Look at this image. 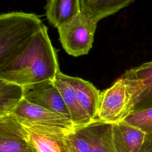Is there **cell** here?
Here are the masks:
<instances>
[{
	"instance_id": "4fadbf2b",
	"label": "cell",
	"mask_w": 152,
	"mask_h": 152,
	"mask_svg": "<svg viewBox=\"0 0 152 152\" xmlns=\"http://www.w3.org/2000/svg\"><path fill=\"white\" fill-rule=\"evenodd\" d=\"M45 10L49 22L58 28L81 11V0H48Z\"/></svg>"
},
{
	"instance_id": "ac0fdd59",
	"label": "cell",
	"mask_w": 152,
	"mask_h": 152,
	"mask_svg": "<svg viewBox=\"0 0 152 152\" xmlns=\"http://www.w3.org/2000/svg\"><path fill=\"white\" fill-rule=\"evenodd\" d=\"M72 137L77 152H90V146L87 125L75 128L72 132Z\"/></svg>"
},
{
	"instance_id": "e0dca14e",
	"label": "cell",
	"mask_w": 152,
	"mask_h": 152,
	"mask_svg": "<svg viewBox=\"0 0 152 152\" xmlns=\"http://www.w3.org/2000/svg\"><path fill=\"white\" fill-rule=\"evenodd\" d=\"M123 121L139 128L147 135L152 134V107L132 112Z\"/></svg>"
},
{
	"instance_id": "9c48e42d",
	"label": "cell",
	"mask_w": 152,
	"mask_h": 152,
	"mask_svg": "<svg viewBox=\"0 0 152 152\" xmlns=\"http://www.w3.org/2000/svg\"><path fill=\"white\" fill-rule=\"evenodd\" d=\"M11 113L19 118L37 124L59 126L69 129L75 128L69 118L31 103L24 99L20 102Z\"/></svg>"
},
{
	"instance_id": "7a4b0ae2",
	"label": "cell",
	"mask_w": 152,
	"mask_h": 152,
	"mask_svg": "<svg viewBox=\"0 0 152 152\" xmlns=\"http://www.w3.org/2000/svg\"><path fill=\"white\" fill-rule=\"evenodd\" d=\"M34 13L10 12L0 15V68L13 61L42 27Z\"/></svg>"
},
{
	"instance_id": "9a60e30c",
	"label": "cell",
	"mask_w": 152,
	"mask_h": 152,
	"mask_svg": "<svg viewBox=\"0 0 152 152\" xmlns=\"http://www.w3.org/2000/svg\"><path fill=\"white\" fill-rule=\"evenodd\" d=\"M135 0H86L81 2L83 10L90 14L99 21L109 15H112Z\"/></svg>"
},
{
	"instance_id": "5bb4252c",
	"label": "cell",
	"mask_w": 152,
	"mask_h": 152,
	"mask_svg": "<svg viewBox=\"0 0 152 152\" xmlns=\"http://www.w3.org/2000/svg\"><path fill=\"white\" fill-rule=\"evenodd\" d=\"M112 124L96 121L87 125L90 152H116L112 135Z\"/></svg>"
},
{
	"instance_id": "8fae6325",
	"label": "cell",
	"mask_w": 152,
	"mask_h": 152,
	"mask_svg": "<svg viewBox=\"0 0 152 152\" xmlns=\"http://www.w3.org/2000/svg\"><path fill=\"white\" fill-rule=\"evenodd\" d=\"M112 135L116 152H139L146 134L122 121L112 124Z\"/></svg>"
},
{
	"instance_id": "5b68a950",
	"label": "cell",
	"mask_w": 152,
	"mask_h": 152,
	"mask_svg": "<svg viewBox=\"0 0 152 152\" xmlns=\"http://www.w3.org/2000/svg\"><path fill=\"white\" fill-rule=\"evenodd\" d=\"M131 112L127 85L121 77L110 87L101 91L97 120L113 124L123 121Z\"/></svg>"
},
{
	"instance_id": "3957f363",
	"label": "cell",
	"mask_w": 152,
	"mask_h": 152,
	"mask_svg": "<svg viewBox=\"0 0 152 152\" xmlns=\"http://www.w3.org/2000/svg\"><path fill=\"white\" fill-rule=\"evenodd\" d=\"M98 21L82 9L74 18L58 28L65 52L77 57L87 55L92 48Z\"/></svg>"
},
{
	"instance_id": "2e32d148",
	"label": "cell",
	"mask_w": 152,
	"mask_h": 152,
	"mask_svg": "<svg viewBox=\"0 0 152 152\" xmlns=\"http://www.w3.org/2000/svg\"><path fill=\"white\" fill-rule=\"evenodd\" d=\"M23 99V86L0 79V117L10 113Z\"/></svg>"
},
{
	"instance_id": "277c9868",
	"label": "cell",
	"mask_w": 152,
	"mask_h": 152,
	"mask_svg": "<svg viewBox=\"0 0 152 152\" xmlns=\"http://www.w3.org/2000/svg\"><path fill=\"white\" fill-rule=\"evenodd\" d=\"M17 118L27 131L36 152H77L72 137L75 128L43 125Z\"/></svg>"
},
{
	"instance_id": "d6986e66",
	"label": "cell",
	"mask_w": 152,
	"mask_h": 152,
	"mask_svg": "<svg viewBox=\"0 0 152 152\" xmlns=\"http://www.w3.org/2000/svg\"><path fill=\"white\" fill-rule=\"evenodd\" d=\"M139 152H152V134H146L144 142Z\"/></svg>"
},
{
	"instance_id": "ffe728a7",
	"label": "cell",
	"mask_w": 152,
	"mask_h": 152,
	"mask_svg": "<svg viewBox=\"0 0 152 152\" xmlns=\"http://www.w3.org/2000/svg\"><path fill=\"white\" fill-rule=\"evenodd\" d=\"M148 63H149L150 65H152V61H151V62H148Z\"/></svg>"
},
{
	"instance_id": "8992f818",
	"label": "cell",
	"mask_w": 152,
	"mask_h": 152,
	"mask_svg": "<svg viewBox=\"0 0 152 152\" xmlns=\"http://www.w3.org/2000/svg\"><path fill=\"white\" fill-rule=\"evenodd\" d=\"M121 77L127 85L132 112L152 107V65L144 63L126 70Z\"/></svg>"
},
{
	"instance_id": "52a82bcc",
	"label": "cell",
	"mask_w": 152,
	"mask_h": 152,
	"mask_svg": "<svg viewBox=\"0 0 152 152\" xmlns=\"http://www.w3.org/2000/svg\"><path fill=\"white\" fill-rule=\"evenodd\" d=\"M23 99L28 102L61 114L70 119L63 98L53 80L23 86Z\"/></svg>"
},
{
	"instance_id": "30bf717a",
	"label": "cell",
	"mask_w": 152,
	"mask_h": 152,
	"mask_svg": "<svg viewBox=\"0 0 152 152\" xmlns=\"http://www.w3.org/2000/svg\"><path fill=\"white\" fill-rule=\"evenodd\" d=\"M53 81L63 98L74 127L84 126L94 122L82 107L75 89L66 79L65 75L60 71Z\"/></svg>"
},
{
	"instance_id": "ba28073f",
	"label": "cell",
	"mask_w": 152,
	"mask_h": 152,
	"mask_svg": "<svg viewBox=\"0 0 152 152\" xmlns=\"http://www.w3.org/2000/svg\"><path fill=\"white\" fill-rule=\"evenodd\" d=\"M0 152H36L27 131L12 113L0 117Z\"/></svg>"
},
{
	"instance_id": "6da1fadb",
	"label": "cell",
	"mask_w": 152,
	"mask_h": 152,
	"mask_svg": "<svg viewBox=\"0 0 152 152\" xmlns=\"http://www.w3.org/2000/svg\"><path fill=\"white\" fill-rule=\"evenodd\" d=\"M59 72L56 52L43 24L24 50L0 68V79L24 86L54 80Z\"/></svg>"
},
{
	"instance_id": "44dd1931",
	"label": "cell",
	"mask_w": 152,
	"mask_h": 152,
	"mask_svg": "<svg viewBox=\"0 0 152 152\" xmlns=\"http://www.w3.org/2000/svg\"><path fill=\"white\" fill-rule=\"evenodd\" d=\"M86 1V0H81V2H82V1Z\"/></svg>"
},
{
	"instance_id": "7c38bea8",
	"label": "cell",
	"mask_w": 152,
	"mask_h": 152,
	"mask_svg": "<svg viewBox=\"0 0 152 152\" xmlns=\"http://www.w3.org/2000/svg\"><path fill=\"white\" fill-rule=\"evenodd\" d=\"M65 78L75 89L78 101L83 109L93 121H97L101 91L91 82L80 77L65 75Z\"/></svg>"
}]
</instances>
